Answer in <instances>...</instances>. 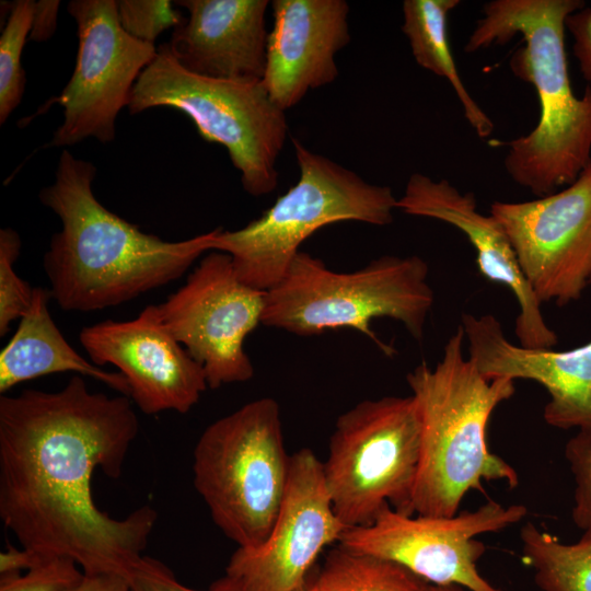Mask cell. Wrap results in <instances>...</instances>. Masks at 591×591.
Returning <instances> with one entry per match:
<instances>
[{"instance_id": "cb8c5ba5", "label": "cell", "mask_w": 591, "mask_h": 591, "mask_svg": "<svg viewBox=\"0 0 591 591\" xmlns=\"http://www.w3.org/2000/svg\"><path fill=\"white\" fill-rule=\"evenodd\" d=\"M33 0L10 4L9 16L0 36V124H4L21 103L25 90L22 51L28 38Z\"/></svg>"}, {"instance_id": "8992f818", "label": "cell", "mask_w": 591, "mask_h": 591, "mask_svg": "<svg viewBox=\"0 0 591 591\" xmlns=\"http://www.w3.org/2000/svg\"><path fill=\"white\" fill-rule=\"evenodd\" d=\"M300 176L257 219L234 231L216 229L211 251L228 254L245 285L262 291L286 275L300 245L318 229L340 221L387 225L397 198L389 186L357 173L292 139Z\"/></svg>"}, {"instance_id": "d590c367", "label": "cell", "mask_w": 591, "mask_h": 591, "mask_svg": "<svg viewBox=\"0 0 591 591\" xmlns=\"http://www.w3.org/2000/svg\"><path fill=\"white\" fill-rule=\"evenodd\" d=\"M591 282V281H590Z\"/></svg>"}, {"instance_id": "1f68e13d", "label": "cell", "mask_w": 591, "mask_h": 591, "mask_svg": "<svg viewBox=\"0 0 591 591\" xmlns=\"http://www.w3.org/2000/svg\"><path fill=\"white\" fill-rule=\"evenodd\" d=\"M49 558V557H48ZM46 557L24 547L16 548L8 544L0 554V577L19 575L22 570H30Z\"/></svg>"}, {"instance_id": "2e32d148", "label": "cell", "mask_w": 591, "mask_h": 591, "mask_svg": "<svg viewBox=\"0 0 591 591\" xmlns=\"http://www.w3.org/2000/svg\"><path fill=\"white\" fill-rule=\"evenodd\" d=\"M403 212L436 219L457 228L476 252V264L486 279L510 289L520 308L514 333L519 345L553 348L558 343L547 325L542 303L529 285L512 244L499 221L477 211L473 193H461L447 179L433 181L414 173L403 196L397 199Z\"/></svg>"}, {"instance_id": "4316f807", "label": "cell", "mask_w": 591, "mask_h": 591, "mask_svg": "<svg viewBox=\"0 0 591 591\" xmlns=\"http://www.w3.org/2000/svg\"><path fill=\"white\" fill-rule=\"evenodd\" d=\"M69 557H49L24 575L0 577V591H71L83 578V570Z\"/></svg>"}, {"instance_id": "e0dca14e", "label": "cell", "mask_w": 591, "mask_h": 591, "mask_svg": "<svg viewBox=\"0 0 591 591\" xmlns=\"http://www.w3.org/2000/svg\"><path fill=\"white\" fill-rule=\"evenodd\" d=\"M460 326L468 358L485 378L537 382L549 396L543 412L549 426L591 434V340L564 351L523 347L506 338L491 314L463 313Z\"/></svg>"}, {"instance_id": "e575fe53", "label": "cell", "mask_w": 591, "mask_h": 591, "mask_svg": "<svg viewBox=\"0 0 591 591\" xmlns=\"http://www.w3.org/2000/svg\"><path fill=\"white\" fill-rule=\"evenodd\" d=\"M302 591H318L313 583L306 584V587Z\"/></svg>"}, {"instance_id": "52a82bcc", "label": "cell", "mask_w": 591, "mask_h": 591, "mask_svg": "<svg viewBox=\"0 0 591 591\" xmlns=\"http://www.w3.org/2000/svg\"><path fill=\"white\" fill-rule=\"evenodd\" d=\"M193 456L194 486L213 523L237 547L264 543L290 471L278 402L257 398L217 419L200 434Z\"/></svg>"}, {"instance_id": "3957f363", "label": "cell", "mask_w": 591, "mask_h": 591, "mask_svg": "<svg viewBox=\"0 0 591 591\" xmlns=\"http://www.w3.org/2000/svg\"><path fill=\"white\" fill-rule=\"evenodd\" d=\"M582 8L581 0L490 1L464 48L475 53L522 35L509 65L536 90L541 115L529 135L506 143L505 167L536 197L573 183L591 163V86L573 94L565 51V21Z\"/></svg>"}, {"instance_id": "6da1fadb", "label": "cell", "mask_w": 591, "mask_h": 591, "mask_svg": "<svg viewBox=\"0 0 591 591\" xmlns=\"http://www.w3.org/2000/svg\"><path fill=\"white\" fill-rule=\"evenodd\" d=\"M138 431L130 397L91 392L79 374L59 391L1 395L0 519L21 547L127 577L158 514L146 505L112 518L94 502L92 476L118 478Z\"/></svg>"}, {"instance_id": "603a6c76", "label": "cell", "mask_w": 591, "mask_h": 591, "mask_svg": "<svg viewBox=\"0 0 591 591\" xmlns=\"http://www.w3.org/2000/svg\"><path fill=\"white\" fill-rule=\"evenodd\" d=\"M318 591H426L429 582L403 566L338 546L312 582Z\"/></svg>"}, {"instance_id": "30bf717a", "label": "cell", "mask_w": 591, "mask_h": 591, "mask_svg": "<svg viewBox=\"0 0 591 591\" xmlns=\"http://www.w3.org/2000/svg\"><path fill=\"white\" fill-rule=\"evenodd\" d=\"M67 9L78 30L74 70L61 93L32 116L54 104L63 108V120L45 148L73 146L91 137L111 142L119 112L128 107L139 76L158 54L153 44L123 30L115 0H72Z\"/></svg>"}, {"instance_id": "d4e9b609", "label": "cell", "mask_w": 591, "mask_h": 591, "mask_svg": "<svg viewBox=\"0 0 591 591\" xmlns=\"http://www.w3.org/2000/svg\"><path fill=\"white\" fill-rule=\"evenodd\" d=\"M21 239L10 228L0 230V336H4L12 322L21 320L30 310L34 287L23 280L14 269L21 252Z\"/></svg>"}, {"instance_id": "ffe728a7", "label": "cell", "mask_w": 591, "mask_h": 591, "mask_svg": "<svg viewBox=\"0 0 591 591\" xmlns=\"http://www.w3.org/2000/svg\"><path fill=\"white\" fill-rule=\"evenodd\" d=\"M49 290L34 287L27 313L0 352V393L21 382L54 373L73 372L96 379L129 397V385L119 372H108L82 357L66 340L49 312Z\"/></svg>"}, {"instance_id": "7402d4cb", "label": "cell", "mask_w": 591, "mask_h": 591, "mask_svg": "<svg viewBox=\"0 0 591 591\" xmlns=\"http://www.w3.org/2000/svg\"><path fill=\"white\" fill-rule=\"evenodd\" d=\"M522 560L542 591H591V526L575 543L526 522L520 531Z\"/></svg>"}, {"instance_id": "9c48e42d", "label": "cell", "mask_w": 591, "mask_h": 591, "mask_svg": "<svg viewBox=\"0 0 591 591\" xmlns=\"http://www.w3.org/2000/svg\"><path fill=\"white\" fill-rule=\"evenodd\" d=\"M420 418L409 396L363 399L343 413L323 462L335 514L348 528L369 525L391 506L415 514Z\"/></svg>"}, {"instance_id": "7a4b0ae2", "label": "cell", "mask_w": 591, "mask_h": 591, "mask_svg": "<svg viewBox=\"0 0 591 591\" xmlns=\"http://www.w3.org/2000/svg\"><path fill=\"white\" fill-rule=\"evenodd\" d=\"M95 166L63 150L55 181L39 200L61 221L44 255L51 299L67 312L128 302L178 279L205 252L216 230L170 242L106 209L95 197Z\"/></svg>"}, {"instance_id": "f546056e", "label": "cell", "mask_w": 591, "mask_h": 591, "mask_svg": "<svg viewBox=\"0 0 591 591\" xmlns=\"http://www.w3.org/2000/svg\"><path fill=\"white\" fill-rule=\"evenodd\" d=\"M565 28L573 37V55L583 78L591 86V9L582 8L569 14L565 21Z\"/></svg>"}, {"instance_id": "8fae6325", "label": "cell", "mask_w": 591, "mask_h": 591, "mask_svg": "<svg viewBox=\"0 0 591 591\" xmlns=\"http://www.w3.org/2000/svg\"><path fill=\"white\" fill-rule=\"evenodd\" d=\"M526 513L523 505L495 500L452 517L405 514L385 506L369 525L346 529L338 544L394 561L432 584L503 591L478 571L486 546L476 537L517 524Z\"/></svg>"}, {"instance_id": "5bb4252c", "label": "cell", "mask_w": 591, "mask_h": 591, "mask_svg": "<svg viewBox=\"0 0 591 591\" xmlns=\"http://www.w3.org/2000/svg\"><path fill=\"white\" fill-rule=\"evenodd\" d=\"M346 529L334 512L323 462L300 449L290 456L287 489L267 538L237 547L218 581L231 591H302L320 553Z\"/></svg>"}, {"instance_id": "d6986e66", "label": "cell", "mask_w": 591, "mask_h": 591, "mask_svg": "<svg viewBox=\"0 0 591 591\" xmlns=\"http://www.w3.org/2000/svg\"><path fill=\"white\" fill-rule=\"evenodd\" d=\"M188 18L167 48L187 71L211 79L262 82L269 32L268 0H179Z\"/></svg>"}, {"instance_id": "83f0119b", "label": "cell", "mask_w": 591, "mask_h": 591, "mask_svg": "<svg viewBox=\"0 0 591 591\" xmlns=\"http://www.w3.org/2000/svg\"><path fill=\"white\" fill-rule=\"evenodd\" d=\"M565 457L575 482L571 517L583 531L591 526V434L578 431L566 443Z\"/></svg>"}, {"instance_id": "277c9868", "label": "cell", "mask_w": 591, "mask_h": 591, "mask_svg": "<svg viewBox=\"0 0 591 591\" xmlns=\"http://www.w3.org/2000/svg\"><path fill=\"white\" fill-rule=\"evenodd\" d=\"M461 326L434 367L419 363L406 375L420 418L415 514L452 517L483 482L519 484L518 472L489 451L486 430L493 412L515 392L514 381L485 378L463 354Z\"/></svg>"}, {"instance_id": "f1b7e54d", "label": "cell", "mask_w": 591, "mask_h": 591, "mask_svg": "<svg viewBox=\"0 0 591 591\" xmlns=\"http://www.w3.org/2000/svg\"><path fill=\"white\" fill-rule=\"evenodd\" d=\"M132 591H201L181 583L170 568L149 556H142L127 573ZM207 591H231L218 580Z\"/></svg>"}, {"instance_id": "484cf974", "label": "cell", "mask_w": 591, "mask_h": 591, "mask_svg": "<svg viewBox=\"0 0 591 591\" xmlns=\"http://www.w3.org/2000/svg\"><path fill=\"white\" fill-rule=\"evenodd\" d=\"M116 8L123 30L131 37L153 45L162 32L174 30L185 21L170 0H118Z\"/></svg>"}, {"instance_id": "836d02e7", "label": "cell", "mask_w": 591, "mask_h": 591, "mask_svg": "<svg viewBox=\"0 0 591 591\" xmlns=\"http://www.w3.org/2000/svg\"><path fill=\"white\" fill-rule=\"evenodd\" d=\"M426 591H468L467 589L456 584H432L429 583Z\"/></svg>"}, {"instance_id": "ac0fdd59", "label": "cell", "mask_w": 591, "mask_h": 591, "mask_svg": "<svg viewBox=\"0 0 591 591\" xmlns=\"http://www.w3.org/2000/svg\"><path fill=\"white\" fill-rule=\"evenodd\" d=\"M263 78L283 112L310 90L338 77L336 54L350 42L349 4L344 0H275Z\"/></svg>"}, {"instance_id": "d6a6232c", "label": "cell", "mask_w": 591, "mask_h": 591, "mask_svg": "<svg viewBox=\"0 0 591 591\" xmlns=\"http://www.w3.org/2000/svg\"><path fill=\"white\" fill-rule=\"evenodd\" d=\"M71 591H132L126 576L116 572L84 573Z\"/></svg>"}, {"instance_id": "7c38bea8", "label": "cell", "mask_w": 591, "mask_h": 591, "mask_svg": "<svg viewBox=\"0 0 591 591\" xmlns=\"http://www.w3.org/2000/svg\"><path fill=\"white\" fill-rule=\"evenodd\" d=\"M265 297L266 291L240 280L228 254L212 251L158 306L164 324L202 366L208 387L215 390L253 378L244 341L262 324Z\"/></svg>"}, {"instance_id": "4dcf8cb0", "label": "cell", "mask_w": 591, "mask_h": 591, "mask_svg": "<svg viewBox=\"0 0 591 591\" xmlns=\"http://www.w3.org/2000/svg\"><path fill=\"white\" fill-rule=\"evenodd\" d=\"M60 1L39 0L34 2L33 18L28 39L32 42H46L55 33L58 20Z\"/></svg>"}, {"instance_id": "9a60e30c", "label": "cell", "mask_w": 591, "mask_h": 591, "mask_svg": "<svg viewBox=\"0 0 591 591\" xmlns=\"http://www.w3.org/2000/svg\"><path fill=\"white\" fill-rule=\"evenodd\" d=\"M79 340L95 366L118 369L128 382L129 397L147 415L186 414L208 389L202 366L164 324L158 304L132 320L85 326Z\"/></svg>"}, {"instance_id": "5b68a950", "label": "cell", "mask_w": 591, "mask_h": 591, "mask_svg": "<svg viewBox=\"0 0 591 591\" xmlns=\"http://www.w3.org/2000/svg\"><path fill=\"white\" fill-rule=\"evenodd\" d=\"M428 277V264L417 255H385L355 271L337 273L300 251L283 278L266 291L262 324L300 336L350 328L391 357L394 348L370 324L379 317L395 320L420 341L434 302Z\"/></svg>"}, {"instance_id": "4fadbf2b", "label": "cell", "mask_w": 591, "mask_h": 591, "mask_svg": "<svg viewBox=\"0 0 591 591\" xmlns=\"http://www.w3.org/2000/svg\"><path fill=\"white\" fill-rule=\"evenodd\" d=\"M490 215L542 304L581 297L591 281V163L566 188L530 201H495Z\"/></svg>"}, {"instance_id": "44dd1931", "label": "cell", "mask_w": 591, "mask_h": 591, "mask_svg": "<svg viewBox=\"0 0 591 591\" xmlns=\"http://www.w3.org/2000/svg\"><path fill=\"white\" fill-rule=\"evenodd\" d=\"M460 3V0H405L402 31L416 62L449 81L468 124L480 138H487L494 130V124L461 80L449 43L448 16Z\"/></svg>"}, {"instance_id": "ba28073f", "label": "cell", "mask_w": 591, "mask_h": 591, "mask_svg": "<svg viewBox=\"0 0 591 591\" xmlns=\"http://www.w3.org/2000/svg\"><path fill=\"white\" fill-rule=\"evenodd\" d=\"M159 106L186 114L204 140L224 147L246 193L260 197L276 189V165L288 121L262 82L192 73L175 60L165 43L139 76L128 109L138 114Z\"/></svg>"}]
</instances>
